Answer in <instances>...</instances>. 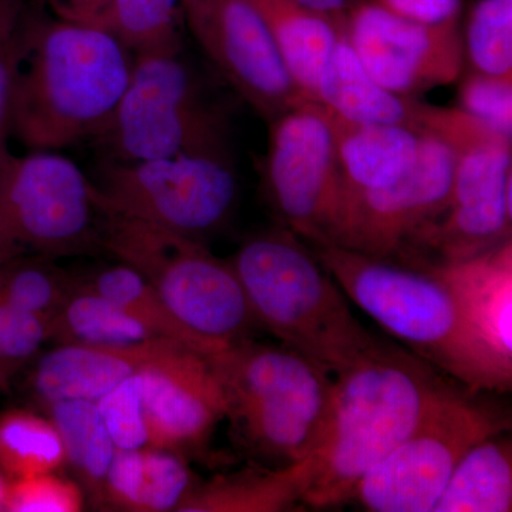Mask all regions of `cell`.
<instances>
[{
    "label": "cell",
    "mask_w": 512,
    "mask_h": 512,
    "mask_svg": "<svg viewBox=\"0 0 512 512\" xmlns=\"http://www.w3.org/2000/svg\"><path fill=\"white\" fill-rule=\"evenodd\" d=\"M512 441L507 431L474 444L458 461L433 512H510Z\"/></svg>",
    "instance_id": "cell-23"
},
{
    "label": "cell",
    "mask_w": 512,
    "mask_h": 512,
    "mask_svg": "<svg viewBox=\"0 0 512 512\" xmlns=\"http://www.w3.org/2000/svg\"><path fill=\"white\" fill-rule=\"evenodd\" d=\"M380 6L423 23H444L460 20L463 0H373Z\"/></svg>",
    "instance_id": "cell-37"
},
{
    "label": "cell",
    "mask_w": 512,
    "mask_h": 512,
    "mask_svg": "<svg viewBox=\"0 0 512 512\" xmlns=\"http://www.w3.org/2000/svg\"><path fill=\"white\" fill-rule=\"evenodd\" d=\"M9 480L0 470V511H5L6 494H8Z\"/></svg>",
    "instance_id": "cell-40"
},
{
    "label": "cell",
    "mask_w": 512,
    "mask_h": 512,
    "mask_svg": "<svg viewBox=\"0 0 512 512\" xmlns=\"http://www.w3.org/2000/svg\"><path fill=\"white\" fill-rule=\"evenodd\" d=\"M83 508L82 487L56 473L9 481L5 511L77 512Z\"/></svg>",
    "instance_id": "cell-34"
},
{
    "label": "cell",
    "mask_w": 512,
    "mask_h": 512,
    "mask_svg": "<svg viewBox=\"0 0 512 512\" xmlns=\"http://www.w3.org/2000/svg\"><path fill=\"white\" fill-rule=\"evenodd\" d=\"M183 0H111L90 25L106 30L134 56L165 55L183 49L178 15Z\"/></svg>",
    "instance_id": "cell-27"
},
{
    "label": "cell",
    "mask_w": 512,
    "mask_h": 512,
    "mask_svg": "<svg viewBox=\"0 0 512 512\" xmlns=\"http://www.w3.org/2000/svg\"><path fill=\"white\" fill-rule=\"evenodd\" d=\"M269 124L262 165L266 201L282 227L303 241H322L339 184L328 110L305 100Z\"/></svg>",
    "instance_id": "cell-12"
},
{
    "label": "cell",
    "mask_w": 512,
    "mask_h": 512,
    "mask_svg": "<svg viewBox=\"0 0 512 512\" xmlns=\"http://www.w3.org/2000/svg\"><path fill=\"white\" fill-rule=\"evenodd\" d=\"M173 345L177 343L164 339L123 346L57 345L40 357L30 384L45 404L62 400L97 402Z\"/></svg>",
    "instance_id": "cell-17"
},
{
    "label": "cell",
    "mask_w": 512,
    "mask_h": 512,
    "mask_svg": "<svg viewBox=\"0 0 512 512\" xmlns=\"http://www.w3.org/2000/svg\"><path fill=\"white\" fill-rule=\"evenodd\" d=\"M197 484L183 456L163 448L144 447L137 512H178Z\"/></svg>",
    "instance_id": "cell-32"
},
{
    "label": "cell",
    "mask_w": 512,
    "mask_h": 512,
    "mask_svg": "<svg viewBox=\"0 0 512 512\" xmlns=\"http://www.w3.org/2000/svg\"><path fill=\"white\" fill-rule=\"evenodd\" d=\"M305 8L338 23L359 0H298Z\"/></svg>",
    "instance_id": "cell-39"
},
{
    "label": "cell",
    "mask_w": 512,
    "mask_h": 512,
    "mask_svg": "<svg viewBox=\"0 0 512 512\" xmlns=\"http://www.w3.org/2000/svg\"><path fill=\"white\" fill-rule=\"evenodd\" d=\"M134 55L106 30L33 5L13 103L12 136L57 151L94 137L130 82Z\"/></svg>",
    "instance_id": "cell-3"
},
{
    "label": "cell",
    "mask_w": 512,
    "mask_h": 512,
    "mask_svg": "<svg viewBox=\"0 0 512 512\" xmlns=\"http://www.w3.org/2000/svg\"><path fill=\"white\" fill-rule=\"evenodd\" d=\"M3 313H5V309H3V305L0 303V335H2Z\"/></svg>",
    "instance_id": "cell-42"
},
{
    "label": "cell",
    "mask_w": 512,
    "mask_h": 512,
    "mask_svg": "<svg viewBox=\"0 0 512 512\" xmlns=\"http://www.w3.org/2000/svg\"><path fill=\"white\" fill-rule=\"evenodd\" d=\"M308 244L340 289L407 350L471 392H510L512 369L488 349L436 272L326 241Z\"/></svg>",
    "instance_id": "cell-2"
},
{
    "label": "cell",
    "mask_w": 512,
    "mask_h": 512,
    "mask_svg": "<svg viewBox=\"0 0 512 512\" xmlns=\"http://www.w3.org/2000/svg\"><path fill=\"white\" fill-rule=\"evenodd\" d=\"M463 387L410 350L377 340L333 377L328 436L303 505L348 504L357 481Z\"/></svg>",
    "instance_id": "cell-1"
},
{
    "label": "cell",
    "mask_w": 512,
    "mask_h": 512,
    "mask_svg": "<svg viewBox=\"0 0 512 512\" xmlns=\"http://www.w3.org/2000/svg\"><path fill=\"white\" fill-rule=\"evenodd\" d=\"M421 266L436 272L453 289L485 345L512 369L511 241L464 261Z\"/></svg>",
    "instance_id": "cell-19"
},
{
    "label": "cell",
    "mask_w": 512,
    "mask_h": 512,
    "mask_svg": "<svg viewBox=\"0 0 512 512\" xmlns=\"http://www.w3.org/2000/svg\"><path fill=\"white\" fill-rule=\"evenodd\" d=\"M33 3L0 0V167L10 154L13 103L26 50Z\"/></svg>",
    "instance_id": "cell-31"
},
{
    "label": "cell",
    "mask_w": 512,
    "mask_h": 512,
    "mask_svg": "<svg viewBox=\"0 0 512 512\" xmlns=\"http://www.w3.org/2000/svg\"><path fill=\"white\" fill-rule=\"evenodd\" d=\"M454 160L446 141L423 131L412 170L396 183L363 192L343 204L333 214L322 241L393 261L421 228L446 210Z\"/></svg>",
    "instance_id": "cell-13"
},
{
    "label": "cell",
    "mask_w": 512,
    "mask_h": 512,
    "mask_svg": "<svg viewBox=\"0 0 512 512\" xmlns=\"http://www.w3.org/2000/svg\"><path fill=\"white\" fill-rule=\"evenodd\" d=\"M228 262L259 328L330 375L379 340L353 316L333 276L291 229L281 225L254 235Z\"/></svg>",
    "instance_id": "cell-4"
},
{
    "label": "cell",
    "mask_w": 512,
    "mask_h": 512,
    "mask_svg": "<svg viewBox=\"0 0 512 512\" xmlns=\"http://www.w3.org/2000/svg\"><path fill=\"white\" fill-rule=\"evenodd\" d=\"M342 30L366 72L390 92L417 99L460 79L466 57L460 20L417 22L359 0Z\"/></svg>",
    "instance_id": "cell-14"
},
{
    "label": "cell",
    "mask_w": 512,
    "mask_h": 512,
    "mask_svg": "<svg viewBox=\"0 0 512 512\" xmlns=\"http://www.w3.org/2000/svg\"><path fill=\"white\" fill-rule=\"evenodd\" d=\"M424 130L453 148L446 210L393 259L421 266L451 264L511 241V138L461 109L431 106Z\"/></svg>",
    "instance_id": "cell-7"
},
{
    "label": "cell",
    "mask_w": 512,
    "mask_h": 512,
    "mask_svg": "<svg viewBox=\"0 0 512 512\" xmlns=\"http://www.w3.org/2000/svg\"><path fill=\"white\" fill-rule=\"evenodd\" d=\"M96 404L117 450L148 446L140 373L104 394Z\"/></svg>",
    "instance_id": "cell-33"
},
{
    "label": "cell",
    "mask_w": 512,
    "mask_h": 512,
    "mask_svg": "<svg viewBox=\"0 0 512 512\" xmlns=\"http://www.w3.org/2000/svg\"><path fill=\"white\" fill-rule=\"evenodd\" d=\"M97 249L103 245L93 181L57 151L10 154L0 167V262Z\"/></svg>",
    "instance_id": "cell-9"
},
{
    "label": "cell",
    "mask_w": 512,
    "mask_h": 512,
    "mask_svg": "<svg viewBox=\"0 0 512 512\" xmlns=\"http://www.w3.org/2000/svg\"><path fill=\"white\" fill-rule=\"evenodd\" d=\"M315 101L355 123L397 124L420 131L430 106L377 83L353 52L342 23L338 40L319 74Z\"/></svg>",
    "instance_id": "cell-20"
},
{
    "label": "cell",
    "mask_w": 512,
    "mask_h": 512,
    "mask_svg": "<svg viewBox=\"0 0 512 512\" xmlns=\"http://www.w3.org/2000/svg\"><path fill=\"white\" fill-rule=\"evenodd\" d=\"M328 113L339 174L329 225L333 214L352 198L387 187L409 173L419 158L423 131L397 124L355 123Z\"/></svg>",
    "instance_id": "cell-18"
},
{
    "label": "cell",
    "mask_w": 512,
    "mask_h": 512,
    "mask_svg": "<svg viewBox=\"0 0 512 512\" xmlns=\"http://www.w3.org/2000/svg\"><path fill=\"white\" fill-rule=\"evenodd\" d=\"M458 103V109L497 133L512 137V76L471 72L461 82Z\"/></svg>",
    "instance_id": "cell-35"
},
{
    "label": "cell",
    "mask_w": 512,
    "mask_h": 512,
    "mask_svg": "<svg viewBox=\"0 0 512 512\" xmlns=\"http://www.w3.org/2000/svg\"><path fill=\"white\" fill-rule=\"evenodd\" d=\"M100 231L103 249L160 293L200 339L207 357L252 339L259 329L234 268L202 242L104 212H100Z\"/></svg>",
    "instance_id": "cell-6"
},
{
    "label": "cell",
    "mask_w": 512,
    "mask_h": 512,
    "mask_svg": "<svg viewBox=\"0 0 512 512\" xmlns=\"http://www.w3.org/2000/svg\"><path fill=\"white\" fill-rule=\"evenodd\" d=\"M93 197L104 214L202 239L227 222L238 197L231 157L180 154L103 168Z\"/></svg>",
    "instance_id": "cell-11"
},
{
    "label": "cell",
    "mask_w": 512,
    "mask_h": 512,
    "mask_svg": "<svg viewBox=\"0 0 512 512\" xmlns=\"http://www.w3.org/2000/svg\"><path fill=\"white\" fill-rule=\"evenodd\" d=\"M207 359L239 446L255 464L284 468L319 453L332 416L330 373L281 342L247 339Z\"/></svg>",
    "instance_id": "cell-5"
},
{
    "label": "cell",
    "mask_w": 512,
    "mask_h": 512,
    "mask_svg": "<svg viewBox=\"0 0 512 512\" xmlns=\"http://www.w3.org/2000/svg\"><path fill=\"white\" fill-rule=\"evenodd\" d=\"M76 282L43 255H20L0 262V303L50 322Z\"/></svg>",
    "instance_id": "cell-29"
},
{
    "label": "cell",
    "mask_w": 512,
    "mask_h": 512,
    "mask_svg": "<svg viewBox=\"0 0 512 512\" xmlns=\"http://www.w3.org/2000/svg\"><path fill=\"white\" fill-rule=\"evenodd\" d=\"M47 406L49 419L62 439L66 464L72 467L90 497L103 504L104 480L117 448L99 407L90 400H62Z\"/></svg>",
    "instance_id": "cell-25"
},
{
    "label": "cell",
    "mask_w": 512,
    "mask_h": 512,
    "mask_svg": "<svg viewBox=\"0 0 512 512\" xmlns=\"http://www.w3.org/2000/svg\"><path fill=\"white\" fill-rule=\"evenodd\" d=\"M464 56L473 72L512 76V0H478L468 16Z\"/></svg>",
    "instance_id": "cell-30"
},
{
    "label": "cell",
    "mask_w": 512,
    "mask_h": 512,
    "mask_svg": "<svg viewBox=\"0 0 512 512\" xmlns=\"http://www.w3.org/2000/svg\"><path fill=\"white\" fill-rule=\"evenodd\" d=\"M181 12L215 69L269 123L309 100L245 0H183Z\"/></svg>",
    "instance_id": "cell-15"
},
{
    "label": "cell",
    "mask_w": 512,
    "mask_h": 512,
    "mask_svg": "<svg viewBox=\"0 0 512 512\" xmlns=\"http://www.w3.org/2000/svg\"><path fill=\"white\" fill-rule=\"evenodd\" d=\"M100 295L117 303L158 339L170 340L207 357L200 339L181 322L160 293L131 266L119 262L106 266L83 282Z\"/></svg>",
    "instance_id": "cell-26"
},
{
    "label": "cell",
    "mask_w": 512,
    "mask_h": 512,
    "mask_svg": "<svg viewBox=\"0 0 512 512\" xmlns=\"http://www.w3.org/2000/svg\"><path fill=\"white\" fill-rule=\"evenodd\" d=\"M153 339L158 338L134 316L79 282L50 320L49 340L57 345L123 346Z\"/></svg>",
    "instance_id": "cell-24"
},
{
    "label": "cell",
    "mask_w": 512,
    "mask_h": 512,
    "mask_svg": "<svg viewBox=\"0 0 512 512\" xmlns=\"http://www.w3.org/2000/svg\"><path fill=\"white\" fill-rule=\"evenodd\" d=\"M318 458L284 468L254 464L198 483L178 512H282L303 505Z\"/></svg>",
    "instance_id": "cell-21"
},
{
    "label": "cell",
    "mask_w": 512,
    "mask_h": 512,
    "mask_svg": "<svg viewBox=\"0 0 512 512\" xmlns=\"http://www.w3.org/2000/svg\"><path fill=\"white\" fill-rule=\"evenodd\" d=\"M148 446L198 453L210 443L227 400L207 357L173 345L140 372Z\"/></svg>",
    "instance_id": "cell-16"
},
{
    "label": "cell",
    "mask_w": 512,
    "mask_h": 512,
    "mask_svg": "<svg viewBox=\"0 0 512 512\" xmlns=\"http://www.w3.org/2000/svg\"><path fill=\"white\" fill-rule=\"evenodd\" d=\"M483 394L466 387L454 393L357 481L348 503L372 512L433 511L461 457L510 430V413Z\"/></svg>",
    "instance_id": "cell-10"
},
{
    "label": "cell",
    "mask_w": 512,
    "mask_h": 512,
    "mask_svg": "<svg viewBox=\"0 0 512 512\" xmlns=\"http://www.w3.org/2000/svg\"><path fill=\"white\" fill-rule=\"evenodd\" d=\"M30 2L33 3V5L37 6V8L45 9V6L47 5V0H30Z\"/></svg>",
    "instance_id": "cell-41"
},
{
    "label": "cell",
    "mask_w": 512,
    "mask_h": 512,
    "mask_svg": "<svg viewBox=\"0 0 512 512\" xmlns=\"http://www.w3.org/2000/svg\"><path fill=\"white\" fill-rule=\"evenodd\" d=\"M0 335V387L28 365L50 338V322L35 313L3 305Z\"/></svg>",
    "instance_id": "cell-36"
},
{
    "label": "cell",
    "mask_w": 512,
    "mask_h": 512,
    "mask_svg": "<svg viewBox=\"0 0 512 512\" xmlns=\"http://www.w3.org/2000/svg\"><path fill=\"white\" fill-rule=\"evenodd\" d=\"M111 161L229 156L227 119L181 52L134 56L123 96L94 136Z\"/></svg>",
    "instance_id": "cell-8"
},
{
    "label": "cell",
    "mask_w": 512,
    "mask_h": 512,
    "mask_svg": "<svg viewBox=\"0 0 512 512\" xmlns=\"http://www.w3.org/2000/svg\"><path fill=\"white\" fill-rule=\"evenodd\" d=\"M111 0H47L56 18L90 25L110 5Z\"/></svg>",
    "instance_id": "cell-38"
},
{
    "label": "cell",
    "mask_w": 512,
    "mask_h": 512,
    "mask_svg": "<svg viewBox=\"0 0 512 512\" xmlns=\"http://www.w3.org/2000/svg\"><path fill=\"white\" fill-rule=\"evenodd\" d=\"M64 464L62 439L49 417L22 409L0 414V470L9 481L57 473Z\"/></svg>",
    "instance_id": "cell-28"
},
{
    "label": "cell",
    "mask_w": 512,
    "mask_h": 512,
    "mask_svg": "<svg viewBox=\"0 0 512 512\" xmlns=\"http://www.w3.org/2000/svg\"><path fill=\"white\" fill-rule=\"evenodd\" d=\"M275 40L293 80L306 99L316 86L340 32V22L323 18L298 0H245Z\"/></svg>",
    "instance_id": "cell-22"
}]
</instances>
